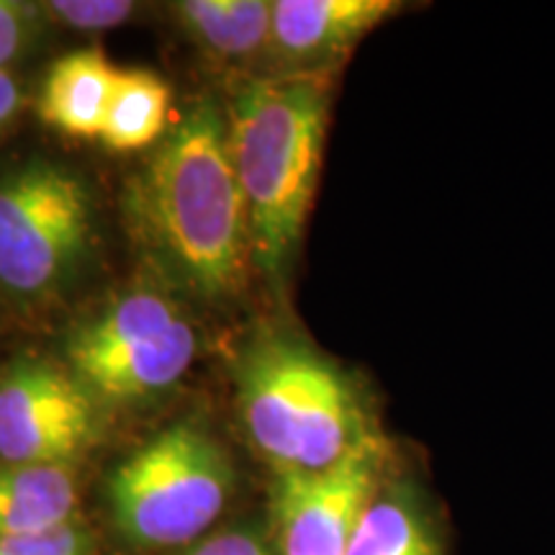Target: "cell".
Here are the masks:
<instances>
[{
	"mask_svg": "<svg viewBox=\"0 0 555 555\" xmlns=\"http://www.w3.org/2000/svg\"><path fill=\"white\" fill-rule=\"evenodd\" d=\"M129 219L157 266L191 294H234L253 262L247 206L227 114L201 99L159 139L127 193Z\"/></svg>",
	"mask_w": 555,
	"mask_h": 555,
	"instance_id": "6da1fadb",
	"label": "cell"
},
{
	"mask_svg": "<svg viewBox=\"0 0 555 555\" xmlns=\"http://www.w3.org/2000/svg\"><path fill=\"white\" fill-rule=\"evenodd\" d=\"M327 119V75L304 73L249 80L227 111L253 266L268 281H283L301 242L322 176Z\"/></svg>",
	"mask_w": 555,
	"mask_h": 555,
	"instance_id": "7a4b0ae2",
	"label": "cell"
},
{
	"mask_svg": "<svg viewBox=\"0 0 555 555\" xmlns=\"http://www.w3.org/2000/svg\"><path fill=\"white\" fill-rule=\"evenodd\" d=\"M237 406L249 440L275 474L332 468L378 435L356 380L294 337H258L247 347Z\"/></svg>",
	"mask_w": 555,
	"mask_h": 555,
	"instance_id": "3957f363",
	"label": "cell"
},
{
	"mask_svg": "<svg viewBox=\"0 0 555 555\" xmlns=\"http://www.w3.org/2000/svg\"><path fill=\"white\" fill-rule=\"evenodd\" d=\"M234 468L211 433L178 422L137 448L108 481L114 525L139 547H189L227 509Z\"/></svg>",
	"mask_w": 555,
	"mask_h": 555,
	"instance_id": "277c9868",
	"label": "cell"
},
{
	"mask_svg": "<svg viewBox=\"0 0 555 555\" xmlns=\"http://www.w3.org/2000/svg\"><path fill=\"white\" fill-rule=\"evenodd\" d=\"M93 196L78 172L31 159L0 176V288L37 304L67 288L93 247Z\"/></svg>",
	"mask_w": 555,
	"mask_h": 555,
	"instance_id": "5b68a950",
	"label": "cell"
},
{
	"mask_svg": "<svg viewBox=\"0 0 555 555\" xmlns=\"http://www.w3.org/2000/svg\"><path fill=\"white\" fill-rule=\"evenodd\" d=\"M101 399L73 371L18 360L0 376V461L73 466L101 435Z\"/></svg>",
	"mask_w": 555,
	"mask_h": 555,
	"instance_id": "8992f818",
	"label": "cell"
},
{
	"mask_svg": "<svg viewBox=\"0 0 555 555\" xmlns=\"http://www.w3.org/2000/svg\"><path fill=\"white\" fill-rule=\"evenodd\" d=\"M388 442L380 435L332 468L275 474L273 515L281 555H347L367 504L384 489Z\"/></svg>",
	"mask_w": 555,
	"mask_h": 555,
	"instance_id": "52a82bcc",
	"label": "cell"
},
{
	"mask_svg": "<svg viewBox=\"0 0 555 555\" xmlns=\"http://www.w3.org/2000/svg\"><path fill=\"white\" fill-rule=\"evenodd\" d=\"M401 11L399 0H275L270 52L286 73L327 75Z\"/></svg>",
	"mask_w": 555,
	"mask_h": 555,
	"instance_id": "ba28073f",
	"label": "cell"
},
{
	"mask_svg": "<svg viewBox=\"0 0 555 555\" xmlns=\"http://www.w3.org/2000/svg\"><path fill=\"white\" fill-rule=\"evenodd\" d=\"M196 332L189 322L108 356L73 363V373L99 399L134 401L168 391L185 376L196 356Z\"/></svg>",
	"mask_w": 555,
	"mask_h": 555,
	"instance_id": "9c48e42d",
	"label": "cell"
},
{
	"mask_svg": "<svg viewBox=\"0 0 555 555\" xmlns=\"http://www.w3.org/2000/svg\"><path fill=\"white\" fill-rule=\"evenodd\" d=\"M119 67L99 47L60 57L39 93V116L52 129L78 139H101Z\"/></svg>",
	"mask_w": 555,
	"mask_h": 555,
	"instance_id": "30bf717a",
	"label": "cell"
},
{
	"mask_svg": "<svg viewBox=\"0 0 555 555\" xmlns=\"http://www.w3.org/2000/svg\"><path fill=\"white\" fill-rule=\"evenodd\" d=\"M78 502L73 466L0 461V535H37L73 525Z\"/></svg>",
	"mask_w": 555,
	"mask_h": 555,
	"instance_id": "8fae6325",
	"label": "cell"
},
{
	"mask_svg": "<svg viewBox=\"0 0 555 555\" xmlns=\"http://www.w3.org/2000/svg\"><path fill=\"white\" fill-rule=\"evenodd\" d=\"M172 13L214 57L249 62L270 52L273 3L268 0H183L172 5Z\"/></svg>",
	"mask_w": 555,
	"mask_h": 555,
	"instance_id": "7c38bea8",
	"label": "cell"
},
{
	"mask_svg": "<svg viewBox=\"0 0 555 555\" xmlns=\"http://www.w3.org/2000/svg\"><path fill=\"white\" fill-rule=\"evenodd\" d=\"M183 322V314L168 296L157 291H131L116 298L99 317L75 332L67 343L69 365L124 350L142 339L163 335Z\"/></svg>",
	"mask_w": 555,
	"mask_h": 555,
	"instance_id": "4fadbf2b",
	"label": "cell"
},
{
	"mask_svg": "<svg viewBox=\"0 0 555 555\" xmlns=\"http://www.w3.org/2000/svg\"><path fill=\"white\" fill-rule=\"evenodd\" d=\"M347 555H442L425 506L404 486H384L367 504Z\"/></svg>",
	"mask_w": 555,
	"mask_h": 555,
	"instance_id": "5bb4252c",
	"label": "cell"
},
{
	"mask_svg": "<svg viewBox=\"0 0 555 555\" xmlns=\"http://www.w3.org/2000/svg\"><path fill=\"white\" fill-rule=\"evenodd\" d=\"M170 86L150 69H119L103 124V144L137 152L163 139L170 114Z\"/></svg>",
	"mask_w": 555,
	"mask_h": 555,
	"instance_id": "9a60e30c",
	"label": "cell"
},
{
	"mask_svg": "<svg viewBox=\"0 0 555 555\" xmlns=\"http://www.w3.org/2000/svg\"><path fill=\"white\" fill-rule=\"evenodd\" d=\"M41 9L44 16L73 31H108L127 24L137 5L129 0H52Z\"/></svg>",
	"mask_w": 555,
	"mask_h": 555,
	"instance_id": "2e32d148",
	"label": "cell"
},
{
	"mask_svg": "<svg viewBox=\"0 0 555 555\" xmlns=\"http://www.w3.org/2000/svg\"><path fill=\"white\" fill-rule=\"evenodd\" d=\"M0 555H93V538L78 522L37 535H0Z\"/></svg>",
	"mask_w": 555,
	"mask_h": 555,
	"instance_id": "e0dca14e",
	"label": "cell"
},
{
	"mask_svg": "<svg viewBox=\"0 0 555 555\" xmlns=\"http://www.w3.org/2000/svg\"><path fill=\"white\" fill-rule=\"evenodd\" d=\"M41 16H44L41 5L0 0V69H5V65H11L26 50L37 34V21Z\"/></svg>",
	"mask_w": 555,
	"mask_h": 555,
	"instance_id": "ac0fdd59",
	"label": "cell"
},
{
	"mask_svg": "<svg viewBox=\"0 0 555 555\" xmlns=\"http://www.w3.org/2000/svg\"><path fill=\"white\" fill-rule=\"evenodd\" d=\"M178 555H270L266 540L253 530H224L201 538Z\"/></svg>",
	"mask_w": 555,
	"mask_h": 555,
	"instance_id": "d6986e66",
	"label": "cell"
},
{
	"mask_svg": "<svg viewBox=\"0 0 555 555\" xmlns=\"http://www.w3.org/2000/svg\"><path fill=\"white\" fill-rule=\"evenodd\" d=\"M21 106H24V93H21L18 80L9 69H0V131L16 119Z\"/></svg>",
	"mask_w": 555,
	"mask_h": 555,
	"instance_id": "ffe728a7",
	"label": "cell"
}]
</instances>
